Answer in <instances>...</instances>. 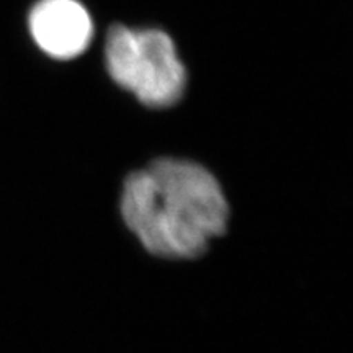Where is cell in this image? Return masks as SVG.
I'll use <instances>...</instances> for the list:
<instances>
[{
    "label": "cell",
    "instance_id": "cell-1",
    "mask_svg": "<svg viewBox=\"0 0 353 353\" xmlns=\"http://www.w3.org/2000/svg\"><path fill=\"white\" fill-rule=\"evenodd\" d=\"M123 223L145 254L167 262L196 260L228 231V198L196 162L159 159L132 172L120 198Z\"/></svg>",
    "mask_w": 353,
    "mask_h": 353
},
{
    "label": "cell",
    "instance_id": "cell-2",
    "mask_svg": "<svg viewBox=\"0 0 353 353\" xmlns=\"http://www.w3.org/2000/svg\"><path fill=\"white\" fill-rule=\"evenodd\" d=\"M105 63L110 77L145 107H172L185 94L187 70L174 39L161 30L113 25L105 43Z\"/></svg>",
    "mask_w": 353,
    "mask_h": 353
},
{
    "label": "cell",
    "instance_id": "cell-3",
    "mask_svg": "<svg viewBox=\"0 0 353 353\" xmlns=\"http://www.w3.org/2000/svg\"><path fill=\"white\" fill-rule=\"evenodd\" d=\"M28 26L39 50L61 61L83 54L94 39L90 13L77 0H39Z\"/></svg>",
    "mask_w": 353,
    "mask_h": 353
}]
</instances>
